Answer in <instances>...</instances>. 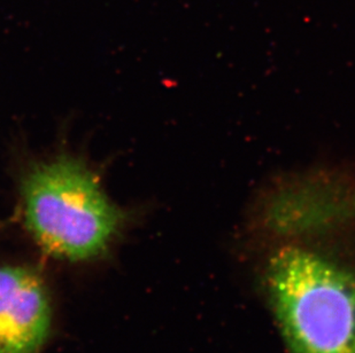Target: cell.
Instances as JSON below:
<instances>
[{"mask_svg": "<svg viewBox=\"0 0 355 353\" xmlns=\"http://www.w3.org/2000/svg\"><path fill=\"white\" fill-rule=\"evenodd\" d=\"M17 193L24 230L44 253L71 263L105 258L134 220L89 162L66 150L24 164Z\"/></svg>", "mask_w": 355, "mask_h": 353, "instance_id": "cell-1", "label": "cell"}, {"mask_svg": "<svg viewBox=\"0 0 355 353\" xmlns=\"http://www.w3.org/2000/svg\"><path fill=\"white\" fill-rule=\"evenodd\" d=\"M251 221L276 244L355 223V176L324 167L279 176L255 197Z\"/></svg>", "mask_w": 355, "mask_h": 353, "instance_id": "cell-3", "label": "cell"}, {"mask_svg": "<svg viewBox=\"0 0 355 353\" xmlns=\"http://www.w3.org/2000/svg\"><path fill=\"white\" fill-rule=\"evenodd\" d=\"M261 280L288 353H355V271L286 241L266 256Z\"/></svg>", "mask_w": 355, "mask_h": 353, "instance_id": "cell-2", "label": "cell"}, {"mask_svg": "<svg viewBox=\"0 0 355 353\" xmlns=\"http://www.w3.org/2000/svg\"><path fill=\"white\" fill-rule=\"evenodd\" d=\"M52 326V305L34 267L0 266V353H40Z\"/></svg>", "mask_w": 355, "mask_h": 353, "instance_id": "cell-4", "label": "cell"}]
</instances>
